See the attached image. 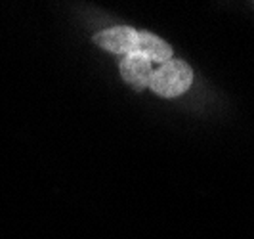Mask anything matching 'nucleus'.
Returning <instances> with one entry per match:
<instances>
[{
  "label": "nucleus",
  "mask_w": 254,
  "mask_h": 239,
  "mask_svg": "<svg viewBox=\"0 0 254 239\" xmlns=\"http://www.w3.org/2000/svg\"><path fill=\"white\" fill-rule=\"evenodd\" d=\"M193 84V69L184 60H168L153 69L149 88L163 98H178Z\"/></svg>",
  "instance_id": "1"
},
{
  "label": "nucleus",
  "mask_w": 254,
  "mask_h": 239,
  "mask_svg": "<svg viewBox=\"0 0 254 239\" xmlns=\"http://www.w3.org/2000/svg\"><path fill=\"white\" fill-rule=\"evenodd\" d=\"M138 33L134 27L130 25H115L107 27L100 31L94 42L98 46H102L103 50L117 54V56H128V54H136V46H138Z\"/></svg>",
  "instance_id": "2"
},
{
  "label": "nucleus",
  "mask_w": 254,
  "mask_h": 239,
  "mask_svg": "<svg viewBox=\"0 0 254 239\" xmlns=\"http://www.w3.org/2000/svg\"><path fill=\"white\" fill-rule=\"evenodd\" d=\"M119 71L123 80L127 82L130 88L143 90L149 86V79L153 73V63L141 56V54H128L121 60Z\"/></svg>",
  "instance_id": "3"
},
{
  "label": "nucleus",
  "mask_w": 254,
  "mask_h": 239,
  "mask_svg": "<svg viewBox=\"0 0 254 239\" xmlns=\"http://www.w3.org/2000/svg\"><path fill=\"white\" fill-rule=\"evenodd\" d=\"M136 54L145 56L149 62L155 63H165L172 60V46L163 40L161 37L147 33V31H140L138 33V46H136Z\"/></svg>",
  "instance_id": "4"
}]
</instances>
